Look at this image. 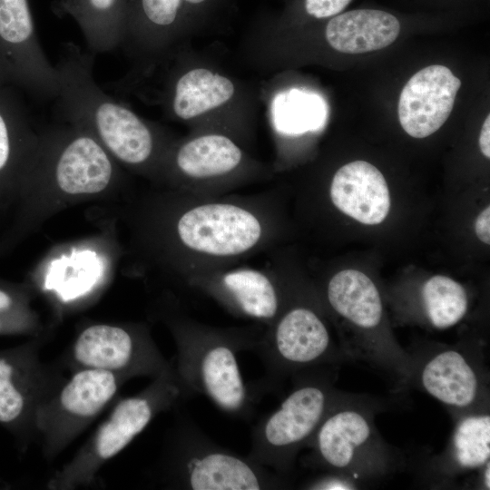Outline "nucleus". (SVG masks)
<instances>
[{"label":"nucleus","mask_w":490,"mask_h":490,"mask_svg":"<svg viewBox=\"0 0 490 490\" xmlns=\"http://www.w3.org/2000/svg\"><path fill=\"white\" fill-rule=\"evenodd\" d=\"M168 239L186 280L269 252L277 235L272 193L201 195L179 192Z\"/></svg>","instance_id":"1"},{"label":"nucleus","mask_w":490,"mask_h":490,"mask_svg":"<svg viewBox=\"0 0 490 490\" xmlns=\"http://www.w3.org/2000/svg\"><path fill=\"white\" fill-rule=\"evenodd\" d=\"M94 56L74 43L63 44L54 65L59 80L54 113L88 132L120 162L144 167L154 157L155 135L141 117L95 82Z\"/></svg>","instance_id":"2"},{"label":"nucleus","mask_w":490,"mask_h":490,"mask_svg":"<svg viewBox=\"0 0 490 490\" xmlns=\"http://www.w3.org/2000/svg\"><path fill=\"white\" fill-rule=\"evenodd\" d=\"M168 326L177 348L174 367L185 387L223 413L250 420L256 397L240 373L238 354L252 351L264 327L219 328L186 315L171 318Z\"/></svg>","instance_id":"3"},{"label":"nucleus","mask_w":490,"mask_h":490,"mask_svg":"<svg viewBox=\"0 0 490 490\" xmlns=\"http://www.w3.org/2000/svg\"><path fill=\"white\" fill-rule=\"evenodd\" d=\"M165 466L168 484L181 489H279L287 479L218 445L186 415L176 422Z\"/></svg>","instance_id":"4"},{"label":"nucleus","mask_w":490,"mask_h":490,"mask_svg":"<svg viewBox=\"0 0 490 490\" xmlns=\"http://www.w3.org/2000/svg\"><path fill=\"white\" fill-rule=\"evenodd\" d=\"M191 396L171 364L139 394L114 406L93 436L54 475L50 486L72 488L90 483L105 462L122 451L158 414Z\"/></svg>","instance_id":"5"},{"label":"nucleus","mask_w":490,"mask_h":490,"mask_svg":"<svg viewBox=\"0 0 490 490\" xmlns=\"http://www.w3.org/2000/svg\"><path fill=\"white\" fill-rule=\"evenodd\" d=\"M289 394L253 427L247 456L287 478L298 452L308 446L331 407L339 400L322 368L293 376Z\"/></svg>","instance_id":"6"},{"label":"nucleus","mask_w":490,"mask_h":490,"mask_svg":"<svg viewBox=\"0 0 490 490\" xmlns=\"http://www.w3.org/2000/svg\"><path fill=\"white\" fill-rule=\"evenodd\" d=\"M264 328L252 349L265 368V375L253 387L255 396L274 389L288 376L322 368L336 358L325 321L309 306L286 304Z\"/></svg>","instance_id":"7"},{"label":"nucleus","mask_w":490,"mask_h":490,"mask_svg":"<svg viewBox=\"0 0 490 490\" xmlns=\"http://www.w3.org/2000/svg\"><path fill=\"white\" fill-rule=\"evenodd\" d=\"M0 83L54 100L58 74L38 40L28 0H0Z\"/></svg>","instance_id":"8"},{"label":"nucleus","mask_w":490,"mask_h":490,"mask_svg":"<svg viewBox=\"0 0 490 490\" xmlns=\"http://www.w3.org/2000/svg\"><path fill=\"white\" fill-rule=\"evenodd\" d=\"M128 376L81 368L35 414L46 448L54 453L71 442L115 397Z\"/></svg>","instance_id":"9"},{"label":"nucleus","mask_w":490,"mask_h":490,"mask_svg":"<svg viewBox=\"0 0 490 490\" xmlns=\"http://www.w3.org/2000/svg\"><path fill=\"white\" fill-rule=\"evenodd\" d=\"M316 466L338 474H363L380 467L383 460L370 416L363 409L336 403L323 418L310 442Z\"/></svg>","instance_id":"10"},{"label":"nucleus","mask_w":490,"mask_h":490,"mask_svg":"<svg viewBox=\"0 0 490 490\" xmlns=\"http://www.w3.org/2000/svg\"><path fill=\"white\" fill-rule=\"evenodd\" d=\"M72 355L81 368L111 371L129 377H155L171 366L147 330L108 324L83 329L73 346Z\"/></svg>","instance_id":"11"},{"label":"nucleus","mask_w":490,"mask_h":490,"mask_svg":"<svg viewBox=\"0 0 490 490\" xmlns=\"http://www.w3.org/2000/svg\"><path fill=\"white\" fill-rule=\"evenodd\" d=\"M187 284L231 315L270 325L286 305L283 288L269 267L235 265L191 277Z\"/></svg>","instance_id":"12"},{"label":"nucleus","mask_w":490,"mask_h":490,"mask_svg":"<svg viewBox=\"0 0 490 490\" xmlns=\"http://www.w3.org/2000/svg\"><path fill=\"white\" fill-rule=\"evenodd\" d=\"M244 154L223 134H203L181 144L172 156L181 191L201 195L230 192L239 180Z\"/></svg>","instance_id":"13"},{"label":"nucleus","mask_w":490,"mask_h":490,"mask_svg":"<svg viewBox=\"0 0 490 490\" xmlns=\"http://www.w3.org/2000/svg\"><path fill=\"white\" fill-rule=\"evenodd\" d=\"M52 142L50 166L57 187L68 194L104 191L114 175L113 157L88 132L73 125Z\"/></svg>","instance_id":"14"},{"label":"nucleus","mask_w":490,"mask_h":490,"mask_svg":"<svg viewBox=\"0 0 490 490\" xmlns=\"http://www.w3.org/2000/svg\"><path fill=\"white\" fill-rule=\"evenodd\" d=\"M460 86V79L444 65L416 73L399 96L397 113L404 131L417 139L436 132L448 119Z\"/></svg>","instance_id":"15"},{"label":"nucleus","mask_w":490,"mask_h":490,"mask_svg":"<svg viewBox=\"0 0 490 490\" xmlns=\"http://www.w3.org/2000/svg\"><path fill=\"white\" fill-rule=\"evenodd\" d=\"M329 198L338 211L366 225L381 223L391 205L385 177L365 161L348 162L336 172Z\"/></svg>","instance_id":"16"},{"label":"nucleus","mask_w":490,"mask_h":490,"mask_svg":"<svg viewBox=\"0 0 490 490\" xmlns=\"http://www.w3.org/2000/svg\"><path fill=\"white\" fill-rule=\"evenodd\" d=\"M401 30L399 19L380 9H355L328 19L325 36L328 44L344 54H364L387 47Z\"/></svg>","instance_id":"17"},{"label":"nucleus","mask_w":490,"mask_h":490,"mask_svg":"<svg viewBox=\"0 0 490 490\" xmlns=\"http://www.w3.org/2000/svg\"><path fill=\"white\" fill-rule=\"evenodd\" d=\"M53 9L76 21L94 54L111 52L124 40L127 0H56Z\"/></svg>","instance_id":"18"},{"label":"nucleus","mask_w":490,"mask_h":490,"mask_svg":"<svg viewBox=\"0 0 490 490\" xmlns=\"http://www.w3.org/2000/svg\"><path fill=\"white\" fill-rule=\"evenodd\" d=\"M420 379L423 388L447 407L467 408L479 397V377L467 358L456 349H444L431 357Z\"/></svg>","instance_id":"19"},{"label":"nucleus","mask_w":490,"mask_h":490,"mask_svg":"<svg viewBox=\"0 0 490 490\" xmlns=\"http://www.w3.org/2000/svg\"><path fill=\"white\" fill-rule=\"evenodd\" d=\"M217 0H127V23L122 44L131 41L152 46Z\"/></svg>","instance_id":"20"},{"label":"nucleus","mask_w":490,"mask_h":490,"mask_svg":"<svg viewBox=\"0 0 490 490\" xmlns=\"http://www.w3.org/2000/svg\"><path fill=\"white\" fill-rule=\"evenodd\" d=\"M330 308L356 328L370 332L383 318V304L374 282L357 270H343L331 277L326 288Z\"/></svg>","instance_id":"21"},{"label":"nucleus","mask_w":490,"mask_h":490,"mask_svg":"<svg viewBox=\"0 0 490 490\" xmlns=\"http://www.w3.org/2000/svg\"><path fill=\"white\" fill-rule=\"evenodd\" d=\"M234 85L227 77L208 69H191L175 82L171 98L172 113L190 120L227 103Z\"/></svg>","instance_id":"22"},{"label":"nucleus","mask_w":490,"mask_h":490,"mask_svg":"<svg viewBox=\"0 0 490 490\" xmlns=\"http://www.w3.org/2000/svg\"><path fill=\"white\" fill-rule=\"evenodd\" d=\"M490 459V416H463L453 432L446 454L450 472H468L483 467Z\"/></svg>","instance_id":"23"},{"label":"nucleus","mask_w":490,"mask_h":490,"mask_svg":"<svg viewBox=\"0 0 490 490\" xmlns=\"http://www.w3.org/2000/svg\"><path fill=\"white\" fill-rule=\"evenodd\" d=\"M421 299L428 321L437 329L455 326L467 311L465 288L447 276L435 275L428 279L422 287Z\"/></svg>","instance_id":"24"},{"label":"nucleus","mask_w":490,"mask_h":490,"mask_svg":"<svg viewBox=\"0 0 490 490\" xmlns=\"http://www.w3.org/2000/svg\"><path fill=\"white\" fill-rule=\"evenodd\" d=\"M27 114L15 88L0 83V174L14 166L31 137Z\"/></svg>","instance_id":"25"},{"label":"nucleus","mask_w":490,"mask_h":490,"mask_svg":"<svg viewBox=\"0 0 490 490\" xmlns=\"http://www.w3.org/2000/svg\"><path fill=\"white\" fill-rule=\"evenodd\" d=\"M25 377L13 360L0 357V423H13L27 410L35 383Z\"/></svg>","instance_id":"26"},{"label":"nucleus","mask_w":490,"mask_h":490,"mask_svg":"<svg viewBox=\"0 0 490 490\" xmlns=\"http://www.w3.org/2000/svg\"><path fill=\"white\" fill-rule=\"evenodd\" d=\"M281 119L288 132L315 130L325 122L326 106L317 95L294 91L284 97Z\"/></svg>","instance_id":"27"},{"label":"nucleus","mask_w":490,"mask_h":490,"mask_svg":"<svg viewBox=\"0 0 490 490\" xmlns=\"http://www.w3.org/2000/svg\"><path fill=\"white\" fill-rule=\"evenodd\" d=\"M352 0H301L302 12L309 17L321 20L340 13Z\"/></svg>","instance_id":"28"},{"label":"nucleus","mask_w":490,"mask_h":490,"mask_svg":"<svg viewBox=\"0 0 490 490\" xmlns=\"http://www.w3.org/2000/svg\"><path fill=\"white\" fill-rule=\"evenodd\" d=\"M355 485L341 475H327L315 479L308 485L309 489H354Z\"/></svg>","instance_id":"29"},{"label":"nucleus","mask_w":490,"mask_h":490,"mask_svg":"<svg viewBox=\"0 0 490 490\" xmlns=\"http://www.w3.org/2000/svg\"><path fill=\"white\" fill-rule=\"evenodd\" d=\"M475 231L477 238L485 244H490V207L485 208L477 216L475 222Z\"/></svg>","instance_id":"30"},{"label":"nucleus","mask_w":490,"mask_h":490,"mask_svg":"<svg viewBox=\"0 0 490 490\" xmlns=\"http://www.w3.org/2000/svg\"><path fill=\"white\" fill-rule=\"evenodd\" d=\"M479 147L481 152L487 159L490 158V115L488 114L482 125L479 134Z\"/></svg>","instance_id":"31"},{"label":"nucleus","mask_w":490,"mask_h":490,"mask_svg":"<svg viewBox=\"0 0 490 490\" xmlns=\"http://www.w3.org/2000/svg\"><path fill=\"white\" fill-rule=\"evenodd\" d=\"M12 305L11 297L4 290L0 289V312L8 309ZM1 328V322H0Z\"/></svg>","instance_id":"32"},{"label":"nucleus","mask_w":490,"mask_h":490,"mask_svg":"<svg viewBox=\"0 0 490 490\" xmlns=\"http://www.w3.org/2000/svg\"><path fill=\"white\" fill-rule=\"evenodd\" d=\"M483 467H484V474H483L484 485L486 489H489L490 488V483H489L490 463L487 462Z\"/></svg>","instance_id":"33"}]
</instances>
